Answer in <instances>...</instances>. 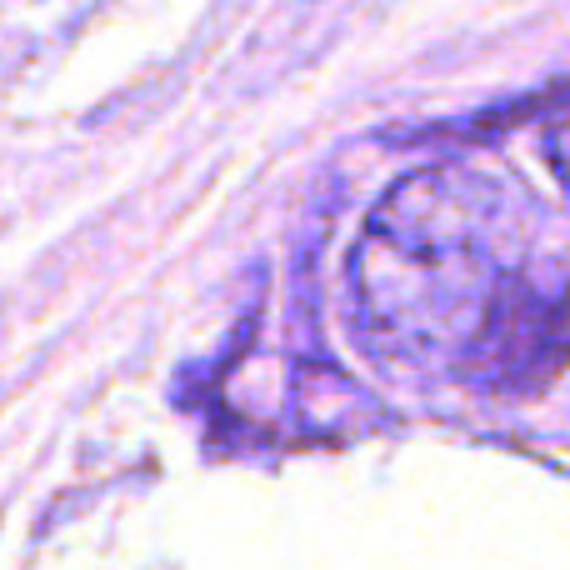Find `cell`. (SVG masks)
<instances>
[{
  "mask_svg": "<svg viewBox=\"0 0 570 570\" xmlns=\"http://www.w3.org/2000/svg\"><path fill=\"white\" fill-rule=\"evenodd\" d=\"M511 190L471 166L405 176L365 216L351 250V321L391 365H461L501 285L521 271Z\"/></svg>",
  "mask_w": 570,
  "mask_h": 570,
  "instance_id": "6da1fadb",
  "label": "cell"
},
{
  "mask_svg": "<svg viewBox=\"0 0 570 570\" xmlns=\"http://www.w3.org/2000/svg\"><path fill=\"white\" fill-rule=\"evenodd\" d=\"M570 361V295L541 285L531 271H515L491 301L475 341L465 345L461 375L465 385L491 395H531L546 391Z\"/></svg>",
  "mask_w": 570,
  "mask_h": 570,
  "instance_id": "7a4b0ae2",
  "label": "cell"
},
{
  "mask_svg": "<svg viewBox=\"0 0 570 570\" xmlns=\"http://www.w3.org/2000/svg\"><path fill=\"white\" fill-rule=\"evenodd\" d=\"M546 160H551V170H556V180L570 190V100L561 110H556L551 120H546Z\"/></svg>",
  "mask_w": 570,
  "mask_h": 570,
  "instance_id": "3957f363",
  "label": "cell"
}]
</instances>
